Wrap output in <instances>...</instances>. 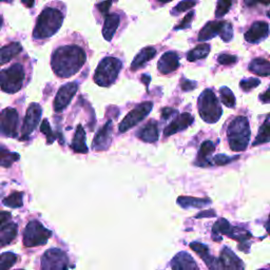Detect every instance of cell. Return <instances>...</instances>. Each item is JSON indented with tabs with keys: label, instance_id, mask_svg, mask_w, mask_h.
Masks as SVG:
<instances>
[{
	"label": "cell",
	"instance_id": "obj_1",
	"mask_svg": "<svg viewBox=\"0 0 270 270\" xmlns=\"http://www.w3.org/2000/svg\"><path fill=\"white\" fill-rule=\"evenodd\" d=\"M87 59L85 51L77 45L59 46L53 53L51 66L58 77L69 78L83 68Z\"/></svg>",
	"mask_w": 270,
	"mask_h": 270
},
{
	"label": "cell",
	"instance_id": "obj_2",
	"mask_svg": "<svg viewBox=\"0 0 270 270\" xmlns=\"http://www.w3.org/2000/svg\"><path fill=\"white\" fill-rule=\"evenodd\" d=\"M63 22L62 14L53 8L44 9L39 17L33 32V37L36 39L50 38L61 28Z\"/></svg>",
	"mask_w": 270,
	"mask_h": 270
},
{
	"label": "cell",
	"instance_id": "obj_3",
	"mask_svg": "<svg viewBox=\"0 0 270 270\" xmlns=\"http://www.w3.org/2000/svg\"><path fill=\"white\" fill-rule=\"evenodd\" d=\"M229 146L232 151H244L250 139V127L245 116L235 117L229 125L227 130Z\"/></svg>",
	"mask_w": 270,
	"mask_h": 270
},
{
	"label": "cell",
	"instance_id": "obj_4",
	"mask_svg": "<svg viewBox=\"0 0 270 270\" xmlns=\"http://www.w3.org/2000/svg\"><path fill=\"white\" fill-rule=\"evenodd\" d=\"M212 231H213L214 235H217V234L226 235V236L230 237V239L237 241L240 244L239 248L242 251L249 252L250 244L248 241L251 239L252 235L246 229H243L240 227H234L225 218H219L214 223Z\"/></svg>",
	"mask_w": 270,
	"mask_h": 270
},
{
	"label": "cell",
	"instance_id": "obj_5",
	"mask_svg": "<svg viewBox=\"0 0 270 270\" xmlns=\"http://www.w3.org/2000/svg\"><path fill=\"white\" fill-rule=\"evenodd\" d=\"M122 68V63L115 57H106L99 65L94 74V82L101 87L112 85Z\"/></svg>",
	"mask_w": 270,
	"mask_h": 270
},
{
	"label": "cell",
	"instance_id": "obj_6",
	"mask_svg": "<svg viewBox=\"0 0 270 270\" xmlns=\"http://www.w3.org/2000/svg\"><path fill=\"white\" fill-rule=\"evenodd\" d=\"M199 112L202 119L208 124H215L222 116V108L212 90L206 89L199 97Z\"/></svg>",
	"mask_w": 270,
	"mask_h": 270
},
{
	"label": "cell",
	"instance_id": "obj_7",
	"mask_svg": "<svg viewBox=\"0 0 270 270\" xmlns=\"http://www.w3.org/2000/svg\"><path fill=\"white\" fill-rule=\"evenodd\" d=\"M24 71L20 63H15L8 69L0 71V88L6 93L18 92L23 85Z\"/></svg>",
	"mask_w": 270,
	"mask_h": 270
},
{
	"label": "cell",
	"instance_id": "obj_8",
	"mask_svg": "<svg viewBox=\"0 0 270 270\" xmlns=\"http://www.w3.org/2000/svg\"><path fill=\"white\" fill-rule=\"evenodd\" d=\"M52 235V232L46 229L39 220L33 219L27 225L23 231V244L27 247H35L44 245Z\"/></svg>",
	"mask_w": 270,
	"mask_h": 270
},
{
	"label": "cell",
	"instance_id": "obj_9",
	"mask_svg": "<svg viewBox=\"0 0 270 270\" xmlns=\"http://www.w3.org/2000/svg\"><path fill=\"white\" fill-rule=\"evenodd\" d=\"M69 259L61 249L52 248L46 250L41 257L40 270H68Z\"/></svg>",
	"mask_w": 270,
	"mask_h": 270
},
{
	"label": "cell",
	"instance_id": "obj_10",
	"mask_svg": "<svg viewBox=\"0 0 270 270\" xmlns=\"http://www.w3.org/2000/svg\"><path fill=\"white\" fill-rule=\"evenodd\" d=\"M153 108V104L151 102H146L138 105L136 108H134L132 111L125 116V118L119 124V132L124 133L127 132L129 129L133 128L138 122H140L142 119H145L148 114L151 112Z\"/></svg>",
	"mask_w": 270,
	"mask_h": 270
},
{
	"label": "cell",
	"instance_id": "obj_11",
	"mask_svg": "<svg viewBox=\"0 0 270 270\" xmlns=\"http://www.w3.org/2000/svg\"><path fill=\"white\" fill-rule=\"evenodd\" d=\"M19 117L17 111L13 108H7L0 113V131L8 137L17 136V127Z\"/></svg>",
	"mask_w": 270,
	"mask_h": 270
},
{
	"label": "cell",
	"instance_id": "obj_12",
	"mask_svg": "<svg viewBox=\"0 0 270 270\" xmlns=\"http://www.w3.org/2000/svg\"><path fill=\"white\" fill-rule=\"evenodd\" d=\"M11 219L10 212H0V247L9 245L17 236V224L13 223Z\"/></svg>",
	"mask_w": 270,
	"mask_h": 270
},
{
	"label": "cell",
	"instance_id": "obj_13",
	"mask_svg": "<svg viewBox=\"0 0 270 270\" xmlns=\"http://www.w3.org/2000/svg\"><path fill=\"white\" fill-rule=\"evenodd\" d=\"M41 113H42V109L40 105L35 104V103L30 105L27 111L24 120H23L22 128H21V138L22 139L28 138L32 134V132L36 129V127L38 126V122L41 117Z\"/></svg>",
	"mask_w": 270,
	"mask_h": 270
},
{
	"label": "cell",
	"instance_id": "obj_14",
	"mask_svg": "<svg viewBox=\"0 0 270 270\" xmlns=\"http://www.w3.org/2000/svg\"><path fill=\"white\" fill-rule=\"evenodd\" d=\"M77 89L78 87L76 83H69L60 87L54 101V110L56 112H60V111L66 109L69 106L72 99L74 97V95L77 92Z\"/></svg>",
	"mask_w": 270,
	"mask_h": 270
},
{
	"label": "cell",
	"instance_id": "obj_15",
	"mask_svg": "<svg viewBox=\"0 0 270 270\" xmlns=\"http://www.w3.org/2000/svg\"><path fill=\"white\" fill-rule=\"evenodd\" d=\"M190 248H191L193 251H195L198 255L204 260L206 266L208 267L209 270H223L222 268V264L219 262V259L214 258L209 253L208 247L201 244L199 242H192L190 244Z\"/></svg>",
	"mask_w": 270,
	"mask_h": 270
},
{
	"label": "cell",
	"instance_id": "obj_16",
	"mask_svg": "<svg viewBox=\"0 0 270 270\" xmlns=\"http://www.w3.org/2000/svg\"><path fill=\"white\" fill-rule=\"evenodd\" d=\"M219 262L223 270H245L242 260L235 256V253L228 247H224L220 251Z\"/></svg>",
	"mask_w": 270,
	"mask_h": 270
},
{
	"label": "cell",
	"instance_id": "obj_17",
	"mask_svg": "<svg viewBox=\"0 0 270 270\" xmlns=\"http://www.w3.org/2000/svg\"><path fill=\"white\" fill-rule=\"evenodd\" d=\"M111 139H112V122L108 121L95 135L92 148L95 151L107 150L111 144Z\"/></svg>",
	"mask_w": 270,
	"mask_h": 270
},
{
	"label": "cell",
	"instance_id": "obj_18",
	"mask_svg": "<svg viewBox=\"0 0 270 270\" xmlns=\"http://www.w3.org/2000/svg\"><path fill=\"white\" fill-rule=\"evenodd\" d=\"M269 34V27L264 21H257L245 33L246 41L250 43H258L264 40Z\"/></svg>",
	"mask_w": 270,
	"mask_h": 270
},
{
	"label": "cell",
	"instance_id": "obj_19",
	"mask_svg": "<svg viewBox=\"0 0 270 270\" xmlns=\"http://www.w3.org/2000/svg\"><path fill=\"white\" fill-rule=\"evenodd\" d=\"M180 67V57L176 52H166L158 60L157 69L162 74H169Z\"/></svg>",
	"mask_w": 270,
	"mask_h": 270
},
{
	"label": "cell",
	"instance_id": "obj_20",
	"mask_svg": "<svg viewBox=\"0 0 270 270\" xmlns=\"http://www.w3.org/2000/svg\"><path fill=\"white\" fill-rule=\"evenodd\" d=\"M193 121H194V117L191 114H189V113L180 114L165 129L164 135L165 136H170V135L176 134V133H178L180 131H183V130L187 129L188 127L191 126Z\"/></svg>",
	"mask_w": 270,
	"mask_h": 270
},
{
	"label": "cell",
	"instance_id": "obj_21",
	"mask_svg": "<svg viewBox=\"0 0 270 270\" xmlns=\"http://www.w3.org/2000/svg\"><path fill=\"white\" fill-rule=\"evenodd\" d=\"M172 270H200L194 260L187 252H180L171 261Z\"/></svg>",
	"mask_w": 270,
	"mask_h": 270
},
{
	"label": "cell",
	"instance_id": "obj_22",
	"mask_svg": "<svg viewBox=\"0 0 270 270\" xmlns=\"http://www.w3.org/2000/svg\"><path fill=\"white\" fill-rule=\"evenodd\" d=\"M120 18L117 14H108L106 16L104 28H103V36L106 40L111 41L115 34V32L119 26Z\"/></svg>",
	"mask_w": 270,
	"mask_h": 270
},
{
	"label": "cell",
	"instance_id": "obj_23",
	"mask_svg": "<svg viewBox=\"0 0 270 270\" xmlns=\"http://www.w3.org/2000/svg\"><path fill=\"white\" fill-rule=\"evenodd\" d=\"M224 21H209L206 23L203 29L200 31L199 33V40L204 41V40H208L216 35L220 34L222 28H223Z\"/></svg>",
	"mask_w": 270,
	"mask_h": 270
},
{
	"label": "cell",
	"instance_id": "obj_24",
	"mask_svg": "<svg viewBox=\"0 0 270 270\" xmlns=\"http://www.w3.org/2000/svg\"><path fill=\"white\" fill-rule=\"evenodd\" d=\"M156 55V50L152 46H146L142 49L133 59L132 63H131V70L132 71H136L139 68H141L142 66L145 65L146 62L150 61L152 58H154V56Z\"/></svg>",
	"mask_w": 270,
	"mask_h": 270
},
{
	"label": "cell",
	"instance_id": "obj_25",
	"mask_svg": "<svg viewBox=\"0 0 270 270\" xmlns=\"http://www.w3.org/2000/svg\"><path fill=\"white\" fill-rule=\"evenodd\" d=\"M71 148L77 153H88L89 151L88 146L86 144V132L82 125L77 126L75 135L71 144Z\"/></svg>",
	"mask_w": 270,
	"mask_h": 270
},
{
	"label": "cell",
	"instance_id": "obj_26",
	"mask_svg": "<svg viewBox=\"0 0 270 270\" xmlns=\"http://www.w3.org/2000/svg\"><path fill=\"white\" fill-rule=\"evenodd\" d=\"M22 51V46L19 42H12L0 49V66L8 63L13 57Z\"/></svg>",
	"mask_w": 270,
	"mask_h": 270
},
{
	"label": "cell",
	"instance_id": "obj_27",
	"mask_svg": "<svg viewBox=\"0 0 270 270\" xmlns=\"http://www.w3.org/2000/svg\"><path fill=\"white\" fill-rule=\"evenodd\" d=\"M211 203L209 199H198L191 197H180L178 204L183 208H203Z\"/></svg>",
	"mask_w": 270,
	"mask_h": 270
},
{
	"label": "cell",
	"instance_id": "obj_28",
	"mask_svg": "<svg viewBox=\"0 0 270 270\" xmlns=\"http://www.w3.org/2000/svg\"><path fill=\"white\" fill-rule=\"evenodd\" d=\"M249 70L259 76H268L270 75V61L265 58L253 59L249 65Z\"/></svg>",
	"mask_w": 270,
	"mask_h": 270
},
{
	"label": "cell",
	"instance_id": "obj_29",
	"mask_svg": "<svg viewBox=\"0 0 270 270\" xmlns=\"http://www.w3.org/2000/svg\"><path fill=\"white\" fill-rule=\"evenodd\" d=\"M215 150V146L211 140H205L201 145L199 154H198V162L197 165L199 166H206L208 164V157L211 155Z\"/></svg>",
	"mask_w": 270,
	"mask_h": 270
},
{
	"label": "cell",
	"instance_id": "obj_30",
	"mask_svg": "<svg viewBox=\"0 0 270 270\" xmlns=\"http://www.w3.org/2000/svg\"><path fill=\"white\" fill-rule=\"evenodd\" d=\"M139 138L146 142H155L158 139V129L155 121L151 120L139 132Z\"/></svg>",
	"mask_w": 270,
	"mask_h": 270
},
{
	"label": "cell",
	"instance_id": "obj_31",
	"mask_svg": "<svg viewBox=\"0 0 270 270\" xmlns=\"http://www.w3.org/2000/svg\"><path fill=\"white\" fill-rule=\"evenodd\" d=\"M270 141V115L267 116L264 124L259 130V133L256 137V140L253 141V146H259L266 144Z\"/></svg>",
	"mask_w": 270,
	"mask_h": 270
},
{
	"label": "cell",
	"instance_id": "obj_32",
	"mask_svg": "<svg viewBox=\"0 0 270 270\" xmlns=\"http://www.w3.org/2000/svg\"><path fill=\"white\" fill-rule=\"evenodd\" d=\"M210 52V45L208 43H203L195 46L193 50L190 51L187 55V59L189 61H197L208 56Z\"/></svg>",
	"mask_w": 270,
	"mask_h": 270
},
{
	"label": "cell",
	"instance_id": "obj_33",
	"mask_svg": "<svg viewBox=\"0 0 270 270\" xmlns=\"http://www.w3.org/2000/svg\"><path fill=\"white\" fill-rule=\"evenodd\" d=\"M19 154L11 152L7 148L0 146V166L5 168H9L13 165V163L19 161Z\"/></svg>",
	"mask_w": 270,
	"mask_h": 270
},
{
	"label": "cell",
	"instance_id": "obj_34",
	"mask_svg": "<svg viewBox=\"0 0 270 270\" xmlns=\"http://www.w3.org/2000/svg\"><path fill=\"white\" fill-rule=\"evenodd\" d=\"M22 198H23L22 192L15 191L11 193L9 197H7L6 199H4L3 203L5 206L10 208H20L22 206Z\"/></svg>",
	"mask_w": 270,
	"mask_h": 270
},
{
	"label": "cell",
	"instance_id": "obj_35",
	"mask_svg": "<svg viewBox=\"0 0 270 270\" xmlns=\"http://www.w3.org/2000/svg\"><path fill=\"white\" fill-rule=\"evenodd\" d=\"M17 256L13 252H5L0 256V270H9L17 261Z\"/></svg>",
	"mask_w": 270,
	"mask_h": 270
},
{
	"label": "cell",
	"instance_id": "obj_36",
	"mask_svg": "<svg viewBox=\"0 0 270 270\" xmlns=\"http://www.w3.org/2000/svg\"><path fill=\"white\" fill-rule=\"evenodd\" d=\"M219 94H220V101L223 103L225 106H227L228 108H233L235 105V97L232 93V91L227 88V87H223L219 90Z\"/></svg>",
	"mask_w": 270,
	"mask_h": 270
},
{
	"label": "cell",
	"instance_id": "obj_37",
	"mask_svg": "<svg viewBox=\"0 0 270 270\" xmlns=\"http://www.w3.org/2000/svg\"><path fill=\"white\" fill-rule=\"evenodd\" d=\"M231 5H232V0H218L216 10H215L216 17L219 18V17H223V16H225L230 10Z\"/></svg>",
	"mask_w": 270,
	"mask_h": 270
},
{
	"label": "cell",
	"instance_id": "obj_38",
	"mask_svg": "<svg viewBox=\"0 0 270 270\" xmlns=\"http://www.w3.org/2000/svg\"><path fill=\"white\" fill-rule=\"evenodd\" d=\"M197 3H198L197 0H183V2H181L176 8L172 10V14L177 15V14H180L182 12L188 11L191 8H193L197 5Z\"/></svg>",
	"mask_w": 270,
	"mask_h": 270
},
{
	"label": "cell",
	"instance_id": "obj_39",
	"mask_svg": "<svg viewBox=\"0 0 270 270\" xmlns=\"http://www.w3.org/2000/svg\"><path fill=\"white\" fill-rule=\"evenodd\" d=\"M260 84H261V82L259 81L258 78H245V79H242L241 81L240 87L243 91L249 92L250 90L258 87Z\"/></svg>",
	"mask_w": 270,
	"mask_h": 270
},
{
	"label": "cell",
	"instance_id": "obj_40",
	"mask_svg": "<svg viewBox=\"0 0 270 270\" xmlns=\"http://www.w3.org/2000/svg\"><path fill=\"white\" fill-rule=\"evenodd\" d=\"M219 36H220L222 39H223L226 42H228V41H230L232 39L233 28H232V24L230 22L224 21V24H223V28H222Z\"/></svg>",
	"mask_w": 270,
	"mask_h": 270
},
{
	"label": "cell",
	"instance_id": "obj_41",
	"mask_svg": "<svg viewBox=\"0 0 270 270\" xmlns=\"http://www.w3.org/2000/svg\"><path fill=\"white\" fill-rule=\"evenodd\" d=\"M40 131L46 136V139H47V144H52V142L54 141L55 139V135L53 134L52 132V129H51V126L49 124V121H47L46 119H44L40 126Z\"/></svg>",
	"mask_w": 270,
	"mask_h": 270
},
{
	"label": "cell",
	"instance_id": "obj_42",
	"mask_svg": "<svg viewBox=\"0 0 270 270\" xmlns=\"http://www.w3.org/2000/svg\"><path fill=\"white\" fill-rule=\"evenodd\" d=\"M236 157H229L227 155H224V154H217L216 156L213 157V163L217 166H224V165H227L231 162H233L234 160H236Z\"/></svg>",
	"mask_w": 270,
	"mask_h": 270
},
{
	"label": "cell",
	"instance_id": "obj_43",
	"mask_svg": "<svg viewBox=\"0 0 270 270\" xmlns=\"http://www.w3.org/2000/svg\"><path fill=\"white\" fill-rule=\"evenodd\" d=\"M193 16H194V12H189L184 17L183 21L178 27H176V30H183V29L190 28V26H191V21H192Z\"/></svg>",
	"mask_w": 270,
	"mask_h": 270
},
{
	"label": "cell",
	"instance_id": "obj_44",
	"mask_svg": "<svg viewBox=\"0 0 270 270\" xmlns=\"http://www.w3.org/2000/svg\"><path fill=\"white\" fill-rule=\"evenodd\" d=\"M217 61L220 65H232V63L237 61V57L230 54H222L218 56Z\"/></svg>",
	"mask_w": 270,
	"mask_h": 270
},
{
	"label": "cell",
	"instance_id": "obj_45",
	"mask_svg": "<svg viewBox=\"0 0 270 270\" xmlns=\"http://www.w3.org/2000/svg\"><path fill=\"white\" fill-rule=\"evenodd\" d=\"M113 0H106V2L104 3H101L97 5V9L100 10V12L103 14V15H108V12H109V9L111 7V4H112Z\"/></svg>",
	"mask_w": 270,
	"mask_h": 270
},
{
	"label": "cell",
	"instance_id": "obj_46",
	"mask_svg": "<svg viewBox=\"0 0 270 270\" xmlns=\"http://www.w3.org/2000/svg\"><path fill=\"white\" fill-rule=\"evenodd\" d=\"M181 87L183 91H191L197 87V83L192 81H188V79H183L181 83Z\"/></svg>",
	"mask_w": 270,
	"mask_h": 270
},
{
	"label": "cell",
	"instance_id": "obj_47",
	"mask_svg": "<svg viewBox=\"0 0 270 270\" xmlns=\"http://www.w3.org/2000/svg\"><path fill=\"white\" fill-rule=\"evenodd\" d=\"M178 111L174 110L172 108H165L162 110V117L164 119H168L169 117H171L173 114H177Z\"/></svg>",
	"mask_w": 270,
	"mask_h": 270
},
{
	"label": "cell",
	"instance_id": "obj_48",
	"mask_svg": "<svg viewBox=\"0 0 270 270\" xmlns=\"http://www.w3.org/2000/svg\"><path fill=\"white\" fill-rule=\"evenodd\" d=\"M244 3L250 7V6H255L256 4H262L265 6L270 5V0H244Z\"/></svg>",
	"mask_w": 270,
	"mask_h": 270
},
{
	"label": "cell",
	"instance_id": "obj_49",
	"mask_svg": "<svg viewBox=\"0 0 270 270\" xmlns=\"http://www.w3.org/2000/svg\"><path fill=\"white\" fill-rule=\"evenodd\" d=\"M260 100L261 102L267 104V103H270V87L267 89L266 92H264L263 94L260 95Z\"/></svg>",
	"mask_w": 270,
	"mask_h": 270
},
{
	"label": "cell",
	"instance_id": "obj_50",
	"mask_svg": "<svg viewBox=\"0 0 270 270\" xmlns=\"http://www.w3.org/2000/svg\"><path fill=\"white\" fill-rule=\"evenodd\" d=\"M205 216H215V212L213 210H208V211H203L197 215V217H205Z\"/></svg>",
	"mask_w": 270,
	"mask_h": 270
},
{
	"label": "cell",
	"instance_id": "obj_51",
	"mask_svg": "<svg viewBox=\"0 0 270 270\" xmlns=\"http://www.w3.org/2000/svg\"><path fill=\"white\" fill-rule=\"evenodd\" d=\"M21 3L24 5V7L27 8H32L34 6L35 0H21Z\"/></svg>",
	"mask_w": 270,
	"mask_h": 270
},
{
	"label": "cell",
	"instance_id": "obj_52",
	"mask_svg": "<svg viewBox=\"0 0 270 270\" xmlns=\"http://www.w3.org/2000/svg\"><path fill=\"white\" fill-rule=\"evenodd\" d=\"M141 79H142V81H144V83H145L146 86L148 87V86H149V83H150V77L147 76V75H144V76L141 77Z\"/></svg>",
	"mask_w": 270,
	"mask_h": 270
},
{
	"label": "cell",
	"instance_id": "obj_53",
	"mask_svg": "<svg viewBox=\"0 0 270 270\" xmlns=\"http://www.w3.org/2000/svg\"><path fill=\"white\" fill-rule=\"evenodd\" d=\"M265 228L267 230V232L270 234V215L268 217V220L266 222V224H265Z\"/></svg>",
	"mask_w": 270,
	"mask_h": 270
},
{
	"label": "cell",
	"instance_id": "obj_54",
	"mask_svg": "<svg viewBox=\"0 0 270 270\" xmlns=\"http://www.w3.org/2000/svg\"><path fill=\"white\" fill-rule=\"evenodd\" d=\"M160 3H163V4H166V3H170L171 0H158Z\"/></svg>",
	"mask_w": 270,
	"mask_h": 270
},
{
	"label": "cell",
	"instance_id": "obj_55",
	"mask_svg": "<svg viewBox=\"0 0 270 270\" xmlns=\"http://www.w3.org/2000/svg\"><path fill=\"white\" fill-rule=\"evenodd\" d=\"M0 2H6V3H11L12 0H0Z\"/></svg>",
	"mask_w": 270,
	"mask_h": 270
},
{
	"label": "cell",
	"instance_id": "obj_56",
	"mask_svg": "<svg viewBox=\"0 0 270 270\" xmlns=\"http://www.w3.org/2000/svg\"><path fill=\"white\" fill-rule=\"evenodd\" d=\"M2 24H3V19H2V17H0V27H2Z\"/></svg>",
	"mask_w": 270,
	"mask_h": 270
},
{
	"label": "cell",
	"instance_id": "obj_57",
	"mask_svg": "<svg viewBox=\"0 0 270 270\" xmlns=\"http://www.w3.org/2000/svg\"><path fill=\"white\" fill-rule=\"evenodd\" d=\"M267 16H268L269 18H270V11H268V13H267Z\"/></svg>",
	"mask_w": 270,
	"mask_h": 270
},
{
	"label": "cell",
	"instance_id": "obj_58",
	"mask_svg": "<svg viewBox=\"0 0 270 270\" xmlns=\"http://www.w3.org/2000/svg\"><path fill=\"white\" fill-rule=\"evenodd\" d=\"M260 270H266V269H260Z\"/></svg>",
	"mask_w": 270,
	"mask_h": 270
},
{
	"label": "cell",
	"instance_id": "obj_59",
	"mask_svg": "<svg viewBox=\"0 0 270 270\" xmlns=\"http://www.w3.org/2000/svg\"><path fill=\"white\" fill-rule=\"evenodd\" d=\"M17 270H22V269H17Z\"/></svg>",
	"mask_w": 270,
	"mask_h": 270
}]
</instances>
